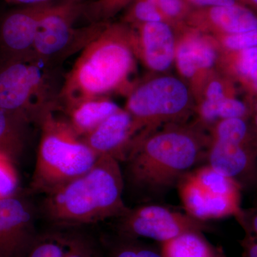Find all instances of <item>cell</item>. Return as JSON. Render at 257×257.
Instances as JSON below:
<instances>
[{"label":"cell","instance_id":"obj_1","mask_svg":"<svg viewBox=\"0 0 257 257\" xmlns=\"http://www.w3.org/2000/svg\"><path fill=\"white\" fill-rule=\"evenodd\" d=\"M210 143L199 121L165 124L134 138L121 162L125 187L143 200L163 197L206 160Z\"/></svg>","mask_w":257,"mask_h":257},{"label":"cell","instance_id":"obj_2","mask_svg":"<svg viewBox=\"0 0 257 257\" xmlns=\"http://www.w3.org/2000/svg\"><path fill=\"white\" fill-rule=\"evenodd\" d=\"M133 29L124 23H105L104 28L66 74L59 94L62 112L82 101L104 97L116 91L130 92L135 69Z\"/></svg>","mask_w":257,"mask_h":257},{"label":"cell","instance_id":"obj_3","mask_svg":"<svg viewBox=\"0 0 257 257\" xmlns=\"http://www.w3.org/2000/svg\"><path fill=\"white\" fill-rule=\"evenodd\" d=\"M121 164L111 156L99 157L88 172L45 195L39 213L51 224L77 227L121 217L130 211L124 201Z\"/></svg>","mask_w":257,"mask_h":257},{"label":"cell","instance_id":"obj_4","mask_svg":"<svg viewBox=\"0 0 257 257\" xmlns=\"http://www.w3.org/2000/svg\"><path fill=\"white\" fill-rule=\"evenodd\" d=\"M59 113L49 109L37 121L41 138L28 195L50 194L84 175L99 159Z\"/></svg>","mask_w":257,"mask_h":257},{"label":"cell","instance_id":"obj_5","mask_svg":"<svg viewBox=\"0 0 257 257\" xmlns=\"http://www.w3.org/2000/svg\"><path fill=\"white\" fill-rule=\"evenodd\" d=\"M61 86L57 65L33 52L0 60V108L26 115L33 124L45 111L58 110Z\"/></svg>","mask_w":257,"mask_h":257},{"label":"cell","instance_id":"obj_6","mask_svg":"<svg viewBox=\"0 0 257 257\" xmlns=\"http://www.w3.org/2000/svg\"><path fill=\"white\" fill-rule=\"evenodd\" d=\"M192 100L187 84L172 76L155 77L132 87L124 109L133 118L135 138L162 124L186 122L192 113Z\"/></svg>","mask_w":257,"mask_h":257},{"label":"cell","instance_id":"obj_7","mask_svg":"<svg viewBox=\"0 0 257 257\" xmlns=\"http://www.w3.org/2000/svg\"><path fill=\"white\" fill-rule=\"evenodd\" d=\"M86 3L83 0L50 2L37 32L33 52L55 65L82 51L104 28L106 23H90L76 28L82 17Z\"/></svg>","mask_w":257,"mask_h":257},{"label":"cell","instance_id":"obj_8","mask_svg":"<svg viewBox=\"0 0 257 257\" xmlns=\"http://www.w3.org/2000/svg\"><path fill=\"white\" fill-rule=\"evenodd\" d=\"M176 188L186 213L199 220L208 221L229 216L236 220L242 212V187L209 165L186 174Z\"/></svg>","mask_w":257,"mask_h":257},{"label":"cell","instance_id":"obj_9","mask_svg":"<svg viewBox=\"0 0 257 257\" xmlns=\"http://www.w3.org/2000/svg\"><path fill=\"white\" fill-rule=\"evenodd\" d=\"M211 230L207 221L155 204L130 208L125 215L118 218L116 226V234L119 236L138 239L145 238L159 243L187 233H204Z\"/></svg>","mask_w":257,"mask_h":257},{"label":"cell","instance_id":"obj_10","mask_svg":"<svg viewBox=\"0 0 257 257\" xmlns=\"http://www.w3.org/2000/svg\"><path fill=\"white\" fill-rule=\"evenodd\" d=\"M28 196L20 191L0 199V257H25L40 236L38 207Z\"/></svg>","mask_w":257,"mask_h":257},{"label":"cell","instance_id":"obj_11","mask_svg":"<svg viewBox=\"0 0 257 257\" xmlns=\"http://www.w3.org/2000/svg\"><path fill=\"white\" fill-rule=\"evenodd\" d=\"M50 3L25 5L3 17L0 22V60L33 52L40 20Z\"/></svg>","mask_w":257,"mask_h":257},{"label":"cell","instance_id":"obj_12","mask_svg":"<svg viewBox=\"0 0 257 257\" xmlns=\"http://www.w3.org/2000/svg\"><path fill=\"white\" fill-rule=\"evenodd\" d=\"M207 165L237 182L243 189L257 188V149L211 140Z\"/></svg>","mask_w":257,"mask_h":257},{"label":"cell","instance_id":"obj_13","mask_svg":"<svg viewBox=\"0 0 257 257\" xmlns=\"http://www.w3.org/2000/svg\"><path fill=\"white\" fill-rule=\"evenodd\" d=\"M132 28L135 55L140 56L147 67L155 72H165L170 68L175 60L177 48L172 23L161 21Z\"/></svg>","mask_w":257,"mask_h":257},{"label":"cell","instance_id":"obj_14","mask_svg":"<svg viewBox=\"0 0 257 257\" xmlns=\"http://www.w3.org/2000/svg\"><path fill=\"white\" fill-rule=\"evenodd\" d=\"M135 136L133 118L121 109L81 138L98 157L111 156L121 163Z\"/></svg>","mask_w":257,"mask_h":257},{"label":"cell","instance_id":"obj_15","mask_svg":"<svg viewBox=\"0 0 257 257\" xmlns=\"http://www.w3.org/2000/svg\"><path fill=\"white\" fill-rule=\"evenodd\" d=\"M187 20L198 26L215 30L221 35L257 29V12L241 3L193 9Z\"/></svg>","mask_w":257,"mask_h":257},{"label":"cell","instance_id":"obj_16","mask_svg":"<svg viewBox=\"0 0 257 257\" xmlns=\"http://www.w3.org/2000/svg\"><path fill=\"white\" fill-rule=\"evenodd\" d=\"M217 56L215 47L206 37L189 34L177 45L175 60L180 74L192 79L199 72L211 69Z\"/></svg>","mask_w":257,"mask_h":257},{"label":"cell","instance_id":"obj_17","mask_svg":"<svg viewBox=\"0 0 257 257\" xmlns=\"http://www.w3.org/2000/svg\"><path fill=\"white\" fill-rule=\"evenodd\" d=\"M32 124L26 115L0 108V156L18 164L28 147Z\"/></svg>","mask_w":257,"mask_h":257},{"label":"cell","instance_id":"obj_18","mask_svg":"<svg viewBox=\"0 0 257 257\" xmlns=\"http://www.w3.org/2000/svg\"><path fill=\"white\" fill-rule=\"evenodd\" d=\"M120 109L116 103L104 96L81 101L61 113H63L77 135L82 138Z\"/></svg>","mask_w":257,"mask_h":257},{"label":"cell","instance_id":"obj_19","mask_svg":"<svg viewBox=\"0 0 257 257\" xmlns=\"http://www.w3.org/2000/svg\"><path fill=\"white\" fill-rule=\"evenodd\" d=\"M163 257H226L224 249L209 242L202 232H189L160 243Z\"/></svg>","mask_w":257,"mask_h":257},{"label":"cell","instance_id":"obj_20","mask_svg":"<svg viewBox=\"0 0 257 257\" xmlns=\"http://www.w3.org/2000/svg\"><path fill=\"white\" fill-rule=\"evenodd\" d=\"M211 140L257 149V136L250 119L230 118L212 125Z\"/></svg>","mask_w":257,"mask_h":257},{"label":"cell","instance_id":"obj_21","mask_svg":"<svg viewBox=\"0 0 257 257\" xmlns=\"http://www.w3.org/2000/svg\"><path fill=\"white\" fill-rule=\"evenodd\" d=\"M106 257H163L158 248L142 242L138 239L116 234L104 240Z\"/></svg>","mask_w":257,"mask_h":257},{"label":"cell","instance_id":"obj_22","mask_svg":"<svg viewBox=\"0 0 257 257\" xmlns=\"http://www.w3.org/2000/svg\"><path fill=\"white\" fill-rule=\"evenodd\" d=\"M133 0H94L86 3L83 12L84 17L90 23H107L121 10L128 6Z\"/></svg>","mask_w":257,"mask_h":257},{"label":"cell","instance_id":"obj_23","mask_svg":"<svg viewBox=\"0 0 257 257\" xmlns=\"http://www.w3.org/2000/svg\"><path fill=\"white\" fill-rule=\"evenodd\" d=\"M161 21L167 20L148 0H133L124 17V23L133 26Z\"/></svg>","mask_w":257,"mask_h":257},{"label":"cell","instance_id":"obj_24","mask_svg":"<svg viewBox=\"0 0 257 257\" xmlns=\"http://www.w3.org/2000/svg\"><path fill=\"white\" fill-rule=\"evenodd\" d=\"M67 249V236H39L25 257H64Z\"/></svg>","mask_w":257,"mask_h":257},{"label":"cell","instance_id":"obj_25","mask_svg":"<svg viewBox=\"0 0 257 257\" xmlns=\"http://www.w3.org/2000/svg\"><path fill=\"white\" fill-rule=\"evenodd\" d=\"M228 52L229 72L241 82L257 65V47Z\"/></svg>","mask_w":257,"mask_h":257},{"label":"cell","instance_id":"obj_26","mask_svg":"<svg viewBox=\"0 0 257 257\" xmlns=\"http://www.w3.org/2000/svg\"><path fill=\"white\" fill-rule=\"evenodd\" d=\"M160 10L167 22L179 23L188 19L193 8L186 0H148Z\"/></svg>","mask_w":257,"mask_h":257},{"label":"cell","instance_id":"obj_27","mask_svg":"<svg viewBox=\"0 0 257 257\" xmlns=\"http://www.w3.org/2000/svg\"><path fill=\"white\" fill-rule=\"evenodd\" d=\"M20 182L15 165L9 159L0 156V199L20 192Z\"/></svg>","mask_w":257,"mask_h":257},{"label":"cell","instance_id":"obj_28","mask_svg":"<svg viewBox=\"0 0 257 257\" xmlns=\"http://www.w3.org/2000/svg\"><path fill=\"white\" fill-rule=\"evenodd\" d=\"M98 247L94 240L85 234L67 236V249L64 257H94Z\"/></svg>","mask_w":257,"mask_h":257},{"label":"cell","instance_id":"obj_29","mask_svg":"<svg viewBox=\"0 0 257 257\" xmlns=\"http://www.w3.org/2000/svg\"><path fill=\"white\" fill-rule=\"evenodd\" d=\"M218 119L243 118L250 119L251 111L246 101L238 99L234 96H226L219 101L217 109Z\"/></svg>","mask_w":257,"mask_h":257},{"label":"cell","instance_id":"obj_30","mask_svg":"<svg viewBox=\"0 0 257 257\" xmlns=\"http://www.w3.org/2000/svg\"><path fill=\"white\" fill-rule=\"evenodd\" d=\"M223 47L228 52H236L257 47V29L250 31L221 35Z\"/></svg>","mask_w":257,"mask_h":257},{"label":"cell","instance_id":"obj_31","mask_svg":"<svg viewBox=\"0 0 257 257\" xmlns=\"http://www.w3.org/2000/svg\"><path fill=\"white\" fill-rule=\"evenodd\" d=\"M236 221L242 227L245 234L249 235L257 239V205L243 209L241 216Z\"/></svg>","mask_w":257,"mask_h":257},{"label":"cell","instance_id":"obj_32","mask_svg":"<svg viewBox=\"0 0 257 257\" xmlns=\"http://www.w3.org/2000/svg\"><path fill=\"white\" fill-rule=\"evenodd\" d=\"M187 3L194 9L212 8V7L224 6L241 3V0H186Z\"/></svg>","mask_w":257,"mask_h":257},{"label":"cell","instance_id":"obj_33","mask_svg":"<svg viewBox=\"0 0 257 257\" xmlns=\"http://www.w3.org/2000/svg\"><path fill=\"white\" fill-rule=\"evenodd\" d=\"M242 254L241 257H257V239L249 235L245 234L241 240Z\"/></svg>","mask_w":257,"mask_h":257},{"label":"cell","instance_id":"obj_34","mask_svg":"<svg viewBox=\"0 0 257 257\" xmlns=\"http://www.w3.org/2000/svg\"><path fill=\"white\" fill-rule=\"evenodd\" d=\"M241 83L250 94H257V65Z\"/></svg>","mask_w":257,"mask_h":257},{"label":"cell","instance_id":"obj_35","mask_svg":"<svg viewBox=\"0 0 257 257\" xmlns=\"http://www.w3.org/2000/svg\"><path fill=\"white\" fill-rule=\"evenodd\" d=\"M10 4L23 5H31L41 4V3H50V2L56 1V0H5Z\"/></svg>","mask_w":257,"mask_h":257},{"label":"cell","instance_id":"obj_36","mask_svg":"<svg viewBox=\"0 0 257 257\" xmlns=\"http://www.w3.org/2000/svg\"><path fill=\"white\" fill-rule=\"evenodd\" d=\"M241 3L257 12V0H241Z\"/></svg>","mask_w":257,"mask_h":257},{"label":"cell","instance_id":"obj_37","mask_svg":"<svg viewBox=\"0 0 257 257\" xmlns=\"http://www.w3.org/2000/svg\"><path fill=\"white\" fill-rule=\"evenodd\" d=\"M250 120H251V124H252L253 130H254L257 136V114L251 115Z\"/></svg>","mask_w":257,"mask_h":257},{"label":"cell","instance_id":"obj_38","mask_svg":"<svg viewBox=\"0 0 257 257\" xmlns=\"http://www.w3.org/2000/svg\"><path fill=\"white\" fill-rule=\"evenodd\" d=\"M94 257H104L103 256V253L101 252V250L99 249V248H98V250L96 251V252L95 254H94Z\"/></svg>","mask_w":257,"mask_h":257}]
</instances>
